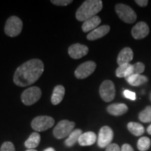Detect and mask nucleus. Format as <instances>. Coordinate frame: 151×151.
<instances>
[{"mask_svg":"<svg viewBox=\"0 0 151 151\" xmlns=\"http://www.w3.org/2000/svg\"><path fill=\"white\" fill-rule=\"evenodd\" d=\"M103 4L101 0H87L78 9L76 13V18L78 21H86L96 16L102 9Z\"/></svg>","mask_w":151,"mask_h":151,"instance_id":"2","label":"nucleus"},{"mask_svg":"<svg viewBox=\"0 0 151 151\" xmlns=\"http://www.w3.org/2000/svg\"><path fill=\"white\" fill-rule=\"evenodd\" d=\"M82 130L80 129H76L73 130L72 132L69 134V137L65 141V145L68 147L73 146L76 142H78V139L81 135L82 134Z\"/></svg>","mask_w":151,"mask_h":151,"instance_id":"22","label":"nucleus"},{"mask_svg":"<svg viewBox=\"0 0 151 151\" xmlns=\"http://www.w3.org/2000/svg\"><path fill=\"white\" fill-rule=\"evenodd\" d=\"M134 66V74H141L145 70V65L142 62H137Z\"/></svg>","mask_w":151,"mask_h":151,"instance_id":"26","label":"nucleus"},{"mask_svg":"<svg viewBox=\"0 0 151 151\" xmlns=\"http://www.w3.org/2000/svg\"><path fill=\"white\" fill-rule=\"evenodd\" d=\"M0 151H16L14 145L10 141H6L1 145Z\"/></svg>","mask_w":151,"mask_h":151,"instance_id":"27","label":"nucleus"},{"mask_svg":"<svg viewBox=\"0 0 151 151\" xmlns=\"http://www.w3.org/2000/svg\"><path fill=\"white\" fill-rule=\"evenodd\" d=\"M55 120L52 117L40 116L36 117L32 121V127L37 132H43L51 128L54 125Z\"/></svg>","mask_w":151,"mask_h":151,"instance_id":"7","label":"nucleus"},{"mask_svg":"<svg viewBox=\"0 0 151 151\" xmlns=\"http://www.w3.org/2000/svg\"><path fill=\"white\" fill-rule=\"evenodd\" d=\"M89 49L88 46L85 45L81 44V43H75V44L71 45L68 49V52H69V56L73 59H80L83 57L86 56L88 54Z\"/></svg>","mask_w":151,"mask_h":151,"instance_id":"11","label":"nucleus"},{"mask_svg":"<svg viewBox=\"0 0 151 151\" xmlns=\"http://www.w3.org/2000/svg\"><path fill=\"white\" fill-rule=\"evenodd\" d=\"M131 64H124V65H119V67L117 68L116 74V76L118 78H122V77L125 76L126 72H127L128 68L129 67V66Z\"/></svg>","mask_w":151,"mask_h":151,"instance_id":"25","label":"nucleus"},{"mask_svg":"<svg viewBox=\"0 0 151 151\" xmlns=\"http://www.w3.org/2000/svg\"><path fill=\"white\" fill-rule=\"evenodd\" d=\"M135 2L141 7H145L148 5V0H136Z\"/></svg>","mask_w":151,"mask_h":151,"instance_id":"32","label":"nucleus"},{"mask_svg":"<svg viewBox=\"0 0 151 151\" xmlns=\"http://www.w3.org/2000/svg\"><path fill=\"white\" fill-rule=\"evenodd\" d=\"M65 94V89L62 86H57L54 88L51 96V102L53 105H58L63 99Z\"/></svg>","mask_w":151,"mask_h":151,"instance_id":"18","label":"nucleus"},{"mask_svg":"<svg viewBox=\"0 0 151 151\" xmlns=\"http://www.w3.org/2000/svg\"><path fill=\"white\" fill-rule=\"evenodd\" d=\"M139 119L142 122H151V106H148L139 114Z\"/></svg>","mask_w":151,"mask_h":151,"instance_id":"24","label":"nucleus"},{"mask_svg":"<svg viewBox=\"0 0 151 151\" xmlns=\"http://www.w3.org/2000/svg\"><path fill=\"white\" fill-rule=\"evenodd\" d=\"M41 90L37 86L27 88L21 94L22 103L26 106H31L37 102L41 97Z\"/></svg>","mask_w":151,"mask_h":151,"instance_id":"6","label":"nucleus"},{"mask_svg":"<svg viewBox=\"0 0 151 151\" xmlns=\"http://www.w3.org/2000/svg\"><path fill=\"white\" fill-rule=\"evenodd\" d=\"M148 25L144 22H139L132 28V35L135 39H142L149 34Z\"/></svg>","mask_w":151,"mask_h":151,"instance_id":"12","label":"nucleus"},{"mask_svg":"<svg viewBox=\"0 0 151 151\" xmlns=\"http://www.w3.org/2000/svg\"><path fill=\"white\" fill-rule=\"evenodd\" d=\"M115 10L120 20L126 23H134L137 20V16L135 11L129 6L123 4H118L116 6Z\"/></svg>","mask_w":151,"mask_h":151,"instance_id":"3","label":"nucleus"},{"mask_svg":"<svg viewBox=\"0 0 151 151\" xmlns=\"http://www.w3.org/2000/svg\"><path fill=\"white\" fill-rule=\"evenodd\" d=\"M128 107L124 104H113L107 107V111L111 115L115 116H122L127 112Z\"/></svg>","mask_w":151,"mask_h":151,"instance_id":"16","label":"nucleus"},{"mask_svg":"<svg viewBox=\"0 0 151 151\" xmlns=\"http://www.w3.org/2000/svg\"><path fill=\"white\" fill-rule=\"evenodd\" d=\"M97 135L93 132H87L83 133L78 139V143L82 146H92L97 141Z\"/></svg>","mask_w":151,"mask_h":151,"instance_id":"15","label":"nucleus"},{"mask_svg":"<svg viewBox=\"0 0 151 151\" xmlns=\"http://www.w3.org/2000/svg\"><path fill=\"white\" fill-rule=\"evenodd\" d=\"M22 22L18 17L11 16L6 22L4 32L9 37H15L21 33L22 29Z\"/></svg>","mask_w":151,"mask_h":151,"instance_id":"4","label":"nucleus"},{"mask_svg":"<svg viewBox=\"0 0 151 151\" xmlns=\"http://www.w3.org/2000/svg\"><path fill=\"white\" fill-rule=\"evenodd\" d=\"M99 94L106 102L113 101L116 96V88L114 83L110 80L104 81L99 88Z\"/></svg>","mask_w":151,"mask_h":151,"instance_id":"8","label":"nucleus"},{"mask_svg":"<svg viewBox=\"0 0 151 151\" xmlns=\"http://www.w3.org/2000/svg\"><path fill=\"white\" fill-rule=\"evenodd\" d=\"M51 2L55 5L65 6L70 4L71 3L73 2V1H71V0H52Z\"/></svg>","mask_w":151,"mask_h":151,"instance_id":"28","label":"nucleus"},{"mask_svg":"<svg viewBox=\"0 0 151 151\" xmlns=\"http://www.w3.org/2000/svg\"><path fill=\"white\" fill-rule=\"evenodd\" d=\"M121 151H134L132 147L128 143H124L122 145L121 148Z\"/></svg>","mask_w":151,"mask_h":151,"instance_id":"31","label":"nucleus"},{"mask_svg":"<svg viewBox=\"0 0 151 151\" xmlns=\"http://www.w3.org/2000/svg\"><path fill=\"white\" fill-rule=\"evenodd\" d=\"M150 100H151V94H150Z\"/></svg>","mask_w":151,"mask_h":151,"instance_id":"36","label":"nucleus"},{"mask_svg":"<svg viewBox=\"0 0 151 151\" xmlns=\"http://www.w3.org/2000/svg\"><path fill=\"white\" fill-rule=\"evenodd\" d=\"M127 83L132 86H139L146 83L148 81V79L146 76L141 74H133L125 78Z\"/></svg>","mask_w":151,"mask_h":151,"instance_id":"19","label":"nucleus"},{"mask_svg":"<svg viewBox=\"0 0 151 151\" xmlns=\"http://www.w3.org/2000/svg\"><path fill=\"white\" fill-rule=\"evenodd\" d=\"M26 151H37V150H36L35 149H28V150H27Z\"/></svg>","mask_w":151,"mask_h":151,"instance_id":"35","label":"nucleus"},{"mask_svg":"<svg viewBox=\"0 0 151 151\" xmlns=\"http://www.w3.org/2000/svg\"><path fill=\"white\" fill-rule=\"evenodd\" d=\"M44 151H55V149L52 148H46Z\"/></svg>","mask_w":151,"mask_h":151,"instance_id":"34","label":"nucleus"},{"mask_svg":"<svg viewBox=\"0 0 151 151\" xmlns=\"http://www.w3.org/2000/svg\"><path fill=\"white\" fill-rule=\"evenodd\" d=\"M147 132H148L149 134L151 135V124L150 125H149L148 127L147 128Z\"/></svg>","mask_w":151,"mask_h":151,"instance_id":"33","label":"nucleus"},{"mask_svg":"<svg viewBox=\"0 0 151 151\" xmlns=\"http://www.w3.org/2000/svg\"><path fill=\"white\" fill-rule=\"evenodd\" d=\"M75 127V122L62 120L58 122L53 130V134L57 139H62L69 137Z\"/></svg>","mask_w":151,"mask_h":151,"instance_id":"5","label":"nucleus"},{"mask_svg":"<svg viewBox=\"0 0 151 151\" xmlns=\"http://www.w3.org/2000/svg\"><path fill=\"white\" fill-rule=\"evenodd\" d=\"M127 129H129V131L132 134L136 136V137L141 136L145 132V129L142 124L134 122H129L127 124Z\"/></svg>","mask_w":151,"mask_h":151,"instance_id":"21","label":"nucleus"},{"mask_svg":"<svg viewBox=\"0 0 151 151\" xmlns=\"http://www.w3.org/2000/svg\"><path fill=\"white\" fill-rule=\"evenodd\" d=\"M44 70L43 62L32 59L24 62L16 69L14 73V83L20 87L29 86L40 78Z\"/></svg>","mask_w":151,"mask_h":151,"instance_id":"1","label":"nucleus"},{"mask_svg":"<svg viewBox=\"0 0 151 151\" xmlns=\"http://www.w3.org/2000/svg\"><path fill=\"white\" fill-rule=\"evenodd\" d=\"M41 141V137L39 133L37 132H34L29 136L27 140L24 142V146L26 148L29 149H34L39 145Z\"/></svg>","mask_w":151,"mask_h":151,"instance_id":"20","label":"nucleus"},{"mask_svg":"<svg viewBox=\"0 0 151 151\" xmlns=\"http://www.w3.org/2000/svg\"><path fill=\"white\" fill-rule=\"evenodd\" d=\"M106 151H121V149L116 143H111L109 146L106 147Z\"/></svg>","mask_w":151,"mask_h":151,"instance_id":"30","label":"nucleus"},{"mask_svg":"<svg viewBox=\"0 0 151 151\" xmlns=\"http://www.w3.org/2000/svg\"><path fill=\"white\" fill-rule=\"evenodd\" d=\"M134 58V53L132 50L130 48L126 47L119 52L117 62L119 65H124V64H129Z\"/></svg>","mask_w":151,"mask_h":151,"instance_id":"14","label":"nucleus"},{"mask_svg":"<svg viewBox=\"0 0 151 151\" xmlns=\"http://www.w3.org/2000/svg\"><path fill=\"white\" fill-rule=\"evenodd\" d=\"M96 67H97L96 63L92 61L84 62L79 65L75 70V76L78 79L86 78L94 72Z\"/></svg>","mask_w":151,"mask_h":151,"instance_id":"10","label":"nucleus"},{"mask_svg":"<svg viewBox=\"0 0 151 151\" xmlns=\"http://www.w3.org/2000/svg\"><path fill=\"white\" fill-rule=\"evenodd\" d=\"M101 18L99 16H96L88 19L83 22L82 25V29L84 32H88L90 31H93L96 28L98 27L101 23Z\"/></svg>","mask_w":151,"mask_h":151,"instance_id":"17","label":"nucleus"},{"mask_svg":"<svg viewBox=\"0 0 151 151\" xmlns=\"http://www.w3.org/2000/svg\"><path fill=\"white\" fill-rule=\"evenodd\" d=\"M123 94H124V97L127 98V99L133 100V101L136 99V94L134 92H132V91H130V90H124Z\"/></svg>","mask_w":151,"mask_h":151,"instance_id":"29","label":"nucleus"},{"mask_svg":"<svg viewBox=\"0 0 151 151\" xmlns=\"http://www.w3.org/2000/svg\"><path fill=\"white\" fill-rule=\"evenodd\" d=\"M151 141L148 137H143L138 141L137 148L140 151H146L150 148Z\"/></svg>","mask_w":151,"mask_h":151,"instance_id":"23","label":"nucleus"},{"mask_svg":"<svg viewBox=\"0 0 151 151\" xmlns=\"http://www.w3.org/2000/svg\"><path fill=\"white\" fill-rule=\"evenodd\" d=\"M113 139V132L109 126H104L100 129L97 138V144L101 148H106Z\"/></svg>","mask_w":151,"mask_h":151,"instance_id":"9","label":"nucleus"},{"mask_svg":"<svg viewBox=\"0 0 151 151\" xmlns=\"http://www.w3.org/2000/svg\"><path fill=\"white\" fill-rule=\"evenodd\" d=\"M110 31V27L109 25L100 26L94 29L93 31L90 32L87 36V39L90 41H94L99 39L100 38L104 37Z\"/></svg>","mask_w":151,"mask_h":151,"instance_id":"13","label":"nucleus"}]
</instances>
